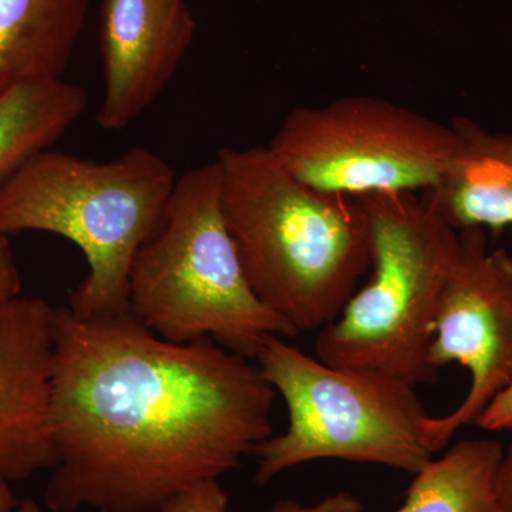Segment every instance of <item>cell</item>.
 Instances as JSON below:
<instances>
[{
	"label": "cell",
	"instance_id": "cell-1",
	"mask_svg": "<svg viewBox=\"0 0 512 512\" xmlns=\"http://www.w3.org/2000/svg\"><path fill=\"white\" fill-rule=\"evenodd\" d=\"M211 339L175 343L133 313L56 308L53 512H148L241 466L272 436L274 387Z\"/></svg>",
	"mask_w": 512,
	"mask_h": 512
},
{
	"label": "cell",
	"instance_id": "cell-2",
	"mask_svg": "<svg viewBox=\"0 0 512 512\" xmlns=\"http://www.w3.org/2000/svg\"><path fill=\"white\" fill-rule=\"evenodd\" d=\"M222 210L258 298L296 332L338 318L369 268L359 200L315 190L268 147L222 148Z\"/></svg>",
	"mask_w": 512,
	"mask_h": 512
},
{
	"label": "cell",
	"instance_id": "cell-3",
	"mask_svg": "<svg viewBox=\"0 0 512 512\" xmlns=\"http://www.w3.org/2000/svg\"><path fill=\"white\" fill-rule=\"evenodd\" d=\"M175 183L171 165L144 147L106 163L49 148L0 187V234L47 232L73 242L89 272L67 306L87 318L121 315L130 312L131 266Z\"/></svg>",
	"mask_w": 512,
	"mask_h": 512
},
{
	"label": "cell",
	"instance_id": "cell-4",
	"mask_svg": "<svg viewBox=\"0 0 512 512\" xmlns=\"http://www.w3.org/2000/svg\"><path fill=\"white\" fill-rule=\"evenodd\" d=\"M128 303L160 338L211 339L252 360L269 336L298 335L249 284L225 222L217 160L175 183L131 266Z\"/></svg>",
	"mask_w": 512,
	"mask_h": 512
},
{
	"label": "cell",
	"instance_id": "cell-5",
	"mask_svg": "<svg viewBox=\"0 0 512 512\" xmlns=\"http://www.w3.org/2000/svg\"><path fill=\"white\" fill-rule=\"evenodd\" d=\"M372 269L338 318L319 330L322 362L372 370L420 386L437 382L429 352L460 232L413 192L360 198Z\"/></svg>",
	"mask_w": 512,
	"mask_h": 512
},
{
	"label": "cell",
	"instance_id": "cell-6",
	"mask_svg": "<svg viewBox=\"0 0 512 512\" xmlns=\"http://www.w3.org/2000/svg\"><path fill=\"white\" fill-rule=\"evenodd\" d=\"M288 407L285 433L259 444L256 483L316 460L377 464L416 474L431 457L416 386L396 377L328 365L272 335L255 357Z\"/></svg>",
	"mask_w": 512,
	"mask_h": 512
},
{
	"label": "cell",
	"instance_id": "cell-7",
	"mask_svg": "<svg viewBox=\"0 0 512 512\" xmlns=\"http://www.w3.org/2000/svg\"><path fill=\"white\" fill-rule=\"evenodd\" d=\"M266 147L302 183L360 200L433 190L453 157L456 133L392 101L346 96L293 110Z\"/></svg>",
	"mask_w": 512,
	"mask_h": 512
},
{
	"label": "cell",
	"instance_id": "cell-8",
	"mask_svg": "<svg viewBox=\"0 0 512 512\" xmlns=\"http://www.w3.org/2000/svg\"><path fill=\"white\" fill-rule=\"evenodd\" d=\"M458 232L460 251L441 293L429 363L437 373L458 363L471 383L453 412L424 420L423 440L433 456L461 427L477 424L512 383V255L490 251L483 228Z\"/></svg>",
	"mask_w": 512,
	"mask_h": 512
},
{
	"label": "cell",
	"instance_id": "cell-9",
	"mask_svg": "<svg viewBox=\"0 0 512 512\" xmlns=\"http://www.w3.org/2000/svg\"><path fill=\"white\" fill-rule=\"evenodd\" d=\"M55 316L45 299L0 298V477L26 480L52 468Z\"/></svg>",
	"mask_w": 512,
	"mask_h": 512
},
{
	"label": "cell",
	"instance_id": "cell-10",
	"mask_svg": "<svg viewBox=\"0 0 512 512\" xmlns=\"http://www.w3.org/2000/svg\"><path fill=\"white\" fill-rule=\"evenodd\" d=\"M187 0H103L99 47L104 96L97 124L117 131L150 109L194 40Z\"/></svg>",
	"mask_w": 512,
	"mask_h": 512
},
{
	"label": "cell",
	"instance_id": "cell-11",
	"mask_svg": "<svg viewBox=\"0 0 512 512\" xmlns=\"http://www.w3.org/2000/svg\"><path fill=\"white\" fill-rule=\"evenodd\" d=\"M456 148L440 183L424 198L457 231L512 227V133H494L470 119L451 123Z\"/></svg>",
	"mask_w": 512,
	"mask_h": 512
},
{
	"label": "cell",
	"instance_id": "cell-12",
	"mask_svg": "<svg viewBox=\"0 0 512 512\" xmlns=\"http://www.w3.org/2000/svg\"><path fill=\"white\" fill-rule=\"evenodd\" d=\"M90 0H0V96L19 84L62 79Z\"/></svg>",
	"mask_w": 512,
	"mask_h": 512
},
{
	"label": "cell",
	"instance_id": "cell-13",
	"mask_svg": "<svg viewBox=\"0 0 512 512\" xmlns=\"http://www.w3.org/2000/svg\"><path fill=\"white\" fill-rule=\"evenodd\" d=\"M87 94L63 79L19 84L0 96V187L83 116Z\"/></svg>",
	"mask_w": 512,
	"mask_h": 512
},
{
	"label": "cell",
	"instance_id": "cell-14",
	"mask_svg": "<svg viewBox=\"0 0 512 512\" xmlns=\"http://www.w3.org/2000/svg\"><path fill=\"white\" fill-rule=\"evenodd\" d=\"M504 447L498 440L454 444L413 474L402 507L393 512H503L497 474Z\"/></svg>",
	"mask_w": 512,
	"mask_h": 512
},
{
	"label": "cell",
	"instance_id": "cell-15",
	"mask_svg": "<svg viewBox=\"0 0 512 512\" xmlns=\"http://www.w3.org/2000/svg\"><path fill=\"white\" fill-rule=\"evenodd\" d=\"M148 512H229V500L218 480H205L178 491Z\"/></svg>",
	"mask_w": 512,
	"mask_h": 512
},
{
	"label": "cell",
	"instance_id": "cell-16",
	"mask_svg": "<svg viewBox=\"0 0 512 512\" xmlns=\"http://www.w3.org/2000/svg\"><path fill=\"white\" fill-rule=\"evenodd\" d=\"M272 512H363V504L356 495L348 491H338L309 505L281 500L274 505Z\"/></svg>",
	"mask_w": 512,
	"mask_h": 512
},
{
	"label": "cell",
	"instance_id": "cell-17",
	"mask_svg": "<svg viewBox=\"0 0 512 512\" xmlns=\"http://www.w3.org/2000/svg\"><path fill=\"white\" fill-rule=\"evenodd\" d=\"M476 426L487 431H504L512 427V383L484 410Z\"/></svg>",
	"mask_w": 512,
	"mask_h": 512
},
{
	"label": "cell",
	"instance_id": "cell-18",
	"mask_svg": "<svg viewBox=\"0 0 512 512\" xmlns=\"http://www.w3.org/2000/svg\"><path fill=\"white\" fill-rule=\"evenodd\" d=\"M511 440L504 448L497 474V494L503 512H512V427Z\"/></svg>",
	"mask_w": 512,
	"mask_h": 512
},
{
	"label": "cell",
	"instance_id": "cell-19",
	"mask_svg": "<svg viewBox=\"0 0 512 512\" xmlns=\"http://www.w3.org/2000/svg\"><path fill=\"white\" fill-rule=\"evenodd\" d=\"M16 507H18V503H16L9 481L0 477V512H13Z\"/></svg>",
	"mask_w": 512,
	"mask_h": 512
},
{
	"label": "cell",
	"instance_id": "cell-20",
	"mask_svg": "<svg viewBox=\"0 0 512 512\" xmlns=\"http://www.w3.org/2000/svg\"><path fill=\"white\" fill-rule=\"evenodd\" d=\"M13 512H40V508L36 501L25 500L23 503H20Z\"/></svg>",
	"mask_w": 512,
	"mask_h": 512
}]
</instances>
